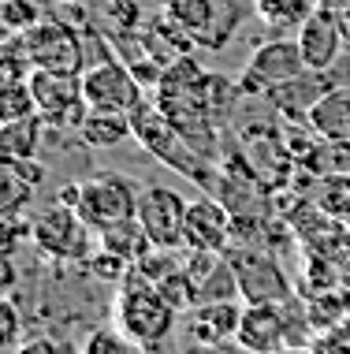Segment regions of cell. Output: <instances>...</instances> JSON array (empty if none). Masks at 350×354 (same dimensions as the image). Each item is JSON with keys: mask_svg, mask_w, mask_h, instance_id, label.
Here are the masks:
<instances>
[{"mask_svg": "<svg viewBox=\"0 0 350 354\" xmlns=\"http://www.w3.org/2000/svg\"><path fill=\"white\" fill-rule=\"evenodd\" d=\"M4 26L8 30H30V26L37 23V8H34V0H4Z\"/></svg>", "mask_w": 350, "mask_h": 354, "instance_id": "d4e9b609", "label": "cell"}, {"mask_svg": "<svg viewBox=\"0 0 350 354\" xmlns=\"http://www.w3.org/2000/svg\"><path fill=\"white\" fill-rule=\"evenodd\" d=\"M112 324L135 347H157L175 328V310L164 302L153 280H146L135 265L119 280V291L112 299Z\"/></svg>", "mask_w": 350, "mask_h": 354, "instance_id": "6da1fadb", "label": "cell"}, {"mask_svg": "<svg viewBox=\"0 0 350 354\" xmlns=\"http://www.w3.org/2000/svg\"><path fill=\"white\" fill-rule=\"evenodd\" d=\"M0 343L4 347H19L23 343V324H19L15 302H0Z\"/></svg>", "mask_w": 350, "mask_h": 354, "instance_id": "484cf974", "label": "cell"}, {"mask_svg": "<svg viewBox=\"0 0 350 354\" xmlns=\"http://www.w3.org/2000/svg\"><path fill=\"white\" fill-rule=\"evenodd\" d=\"M135 135V123L127 112H105V109H90L79 123V138L90 149H116L123 138Z\"/></svg>", "mask_w": 350, "mask_h": 354, "instance_id": "e0dca14e", "label": "cell"}, {"mask_svg": "<svg viewBox=\"0 0 350 354\" xmlns=\"http://www.w3.org/2000/svg\"><path fill=\"white\" fill-rule=\"evenodd\" d=\"M235 343L253 354H280L287 347V313H283V302H246Z\"/></svg>", "mask_w": 350, "mask_h": 354, "instance_id": "8fae6325", "label": "cell"}, {"mask_svg": "<svg viewBox=\"0 0 350 354\" xmlns=\"http://www.w3.org/2000/svg\"><path fill=\"white\" fill-rule=\"evenodd\" d=\"M183 246L186 250H209V254H228L231 250V213L213 198H197L186 209V227H183Z\"/></svg>", "mask_w": 350, "mask_h": 354, "instance_id": "5bb4252c", "label": "cell"}, {"mask_svg": "<svg viewBox=\"0 0 350 354\" xmlns=\"http://www.w3.org/2000/svg\"><path fill=\"white\" fill-rule=\"evenodd\" d=\"M168 15L179 23V30H186V37H194L197 45H213V49H224V41H228L216 19H228V23L239 19L231 0H172Z\"/></svg>", "mask_w": 350, "mask_h": 354, "instance_id": "7c38bea8", "label": "cell"}, {"mask_svg": "<svg viewBox=\"0 0 350 354\" xmlns=\"http://www.w3.org/2000/svg\"><path fill=\"white\" fill-rule=\"evenodd\" d=\"M313 351L317 354H350V324L324 332V336H317L313 339Z\"/></svg>", "mask_w": 350, "mask_h": 354, "instance_id": "4316f807", "label": "cell"}, {"mask_svg": "<svg viewBox=\"0 0 350 354\" xmlns=\"http://www.w3.org/2000/svg\"><path fill=\"white\" fill-rule=\"evenodd\" d=\"M82 93H86L90 109L127 112V116H135V109L142 104V82H138V75L130 71L127 64L112 60V56L90 64V68L82 71Z\"/></svg>", "mask_w": 350, "mask_h": 354, "instance_id": "8992f818", "label": "cell"}, {"mask_svg": "<svg viewBox=\"0 0 350 354\" xmlns=\"http://www.w3.org/2000/svg\"><path fill=\"white\" fill-rule=\"evenodd\" d=\"M239 321V302H202L186 313V332L197 347H235Z\"/></svg>", "mask_w": 350, "mask_h": 354, "instance_id": "9a60e30c", "label": "cell"}, {"mask_svg": "<svg viewBox=\"0 0 350 354\" xmlns=\"http://www.w3.org/2000/svg\"><path fill=\"white\" fill-rule=\"evenodd\" d=\"M306 123L320 142H350V82L320 90L306 109Z\"/></svg>", "mask_w": 350, "mask_h": 354, "instance_id": "2e32d148", "label": "cell"}, {"mask_svg": "<svg viewBox=\"0 0 350 354\" xmlns=\"http://www.w3.org/2000/svg\"><path fill=\"white\" fill-rule=\"evenodd\" d=\"M30 90H34L37 116L45 120L49 131L52 127L79 131L82 116L90 112L79 71H30Z\"/></svg>", "mask_w": 350, "mask_h": 354, "instance_id": "3957f363", "label": "cell"}, {"mask_svg": "<svg viewBox=\"0 0 350 354\" xmlns=\"http://www.w3.org/2000/svg\"><path fill=\"white\" fill-rule=\"evenodd\" d=\"M280 354H317L313 347H283Z\"/></svg>", "mask_w": 350, "mask_h": 354, "instance_id": "f1b7e54d", "label": "cell"}, {"mask_svg": "<svg viewBox=\"0 0 350 354\" xmlns=\"http://www.w3.org/2000/svg\"><path fill=\"white\" fill-rule=\"evenodd\" d=\"M82 354H135V343L123 336L116 324H105V328H93L86 336Z\"/></svg>", "mask_w": 350, "mask_h": 354, "instance_id": "603a6c76", "label": "cell"}, {"mask_svg": "<svg viewBox=\"0 0 350 354\" xmlns=\"http://www.w3.org/2000/svg\"><path fill=\"white\" fill-rule=\"evenodd\" d=\"M0 112H4V120L34 116V112H37V104H34V90H30V79L4 82V90H0Z\"/></svg>", "mask_w": 350, "mask_h": 354, "instance_id": "7402d4cb", "label": "cell"}, {"mask_svg": "<svg viewBox=\"0 0 350 354\" xmlns=\"http://www.w3.org/2000/svg\"><path fill=\"white\" fill-rule=\"evenodd\" d=\"M45 120L37 116H19V120H4V127H0V149H4L8 160H26L34 157L37 146H41L45 138Z\"/></svg>", "mask_w": 350, "mask_h": 354, "instance_id": "ac0fdd59", "label": "cell"}, {"mask_svg": "<svg viewBox=\"0 0 350 354\" xmlns=\"http://www.w3.org/2000/svg\"><path fill=\"white\" fill-rule=\"evenodd\" d=\"M26 45H23V56L30 60L34 71H86V49H82L79 34L71 30L68 23H34L30 30L23 34Z\"/></svg>", "mask_w": 350, "mask_h": 354, "instance_id": "5b68a950", "label": "cell"}, {"mask_svg": "<svg viewBox=\"0 0 350 354\" xmlns=\"http://www.w3.org/2000/svg\"><path fill=\"white\" fill-rule=\"evenodd\" d=\"M157 291L164 295V302L172 306L175 313H191L197 306V291H194V280L191 272H186V265H179L164 276V280H157Z\"/></svg>", "mask_w": 350, "mask_h": 354, "instance_id": "44dd1931", "label": "cell"}, {"mask_svg": "<svg viewBox=\"0 0 350 354\" xmlns=\"http://www.w3.org/2000/svg\"><path fill=\"white\" fill-rule=\"evenodd\" d=\"M339 4H347V0H339ZM347 8H350V4H347Z\"/></svg>", "mask_w": 350, "mask_h": 354, "instance_id": "1f68e13d", "label": "cell"}, {"mask_svg": "<svg viewBox=\"0 0 350 354\" xmlns=\"http://www.w3.org/2000/svg\"><path fill=\"white\" fill-rule=\"evenodd\" d=\"M15 354H64V347H60V343H52V339H45V336H30V339L19 343Z\"/></svg>", "mask_w": 350, "mask_h": 354, "instance_id": "83f0119b", "label": "cell"}, {"mask_svg": "<svg viewBox=\"0 0 350 354\" xmlns=\"http://www.w3.org/2000/svg\"><path fill=\"white\" fill-rule=\"evenodd\" d=\"M320 4V0H253V15L261 19L269 30H295L309 19V12Z\"/></svg>", "mask_w": 350, "mask_h": 354, "instance_id": "d6986e66", "label": "cell"}, {"mask_svg": "<svg viewBox=\"0 0 350 354\" xmlns=\"http://www.w3.org/2000/svg\"><path fill=\"white\" fill-rule=\"evenodd\" d=\"M97 239H101V250H112V254L127 257V261H138V257L149 250V239H146V232H142L138 220L112 224V227H105V232H97Z\"/></svg>", "mask_w": 350, "mask_h": 354, "instance_id": "ffe728a7", "label": "cell"}, {"mask_svg": "<svg viewBox=\"0 0 350 354\" xmlns=\"http://www.w3.org/2000/svg\"><path fill=\"white\" fill-rule=\"evenodd\" d=\"M34 246L52 257H86L90 254V224L71 205H49L30 224Z\"/></svg>", "mask_w": 350, "mask_h": 354, "instance_id": "ba28073f", "label": "cell"}, {"mask_svg": "<svg viewBox=\"0 0 350 354\" xmlns=\"http://www.w3.org/2000/svg\"><path fill=\"white\" fill-rule=\"evenodd\" d=\"M306 75V60L298 53V41H287V37H276V41L261 45L257 53L246 64V79L242 90H283V86L298 82Z\"/></svg>", "mask_w": 350, "mask_h": 354, "instance_id": "9c48e42d", "label": "cell"}, {"mask_svg": "<svg viewBox=\"0 0 350 354\" xmlns=\"http://www.w3.org/2000/svg\"><path fill=\"white\" fill-rule=\"evenodd\" d=\"M82 194H79V216L90 224V232H105L112 224L135 220L138 213V190L127 176L116 171H101V176L82 179Z\"/></svg>", "mask_w": 350, "mask_h": 354, "instance_id": "7a4b0ae2", "label": "cell"}, {"mask_svg": "<svg viewBox=\"0 0 350 354\" xmlns=\"http://www.w3.org/2000/svg\"><path fill=\"white\" fill-rule=\"evenodd\" d=\"M347 45L343 34V12L328 4H317L309 19L298 26V53L306 60V71H328L339 60V49Z\"/></svg>", "mask_w": 350, "mask_h": 354, "instance_id": "30bf717a", "label": "cell"}, {"mask_svg": "<svg viewBox=\"0 0 350 354\" xmlns=\"http://www.w3.org/2000/svg\"><path fill=\"white\" fill-rule=\"evenodd\" d=\"M228 257L235 265V276H239L242 302H287L291 299L287 272L280 269V261L272 254L253 250V246H231Z\"/></svg>", "mask_w": 350, "mask_h": 354, "instance_id": "52a82bcc", "label": "cell"}, {"mask_svg": "<svg viewBox=\"0 0 350 354\" xmlns=\"http://www.w3.org/2000/svg\"><path fill=\"white\" fill-rule=\"evenodd\" d=\"M324 213L339 220V224H350V176H328L324 198H320Z\"/></svg>", "mask_w": 350, "mask_h": 354, "instance_id": "cb8c5ba5", "label": "cell"}, {"mask_svg": "<svg viewBox=\"0 0 350 354\" xmlns=\"http://www.w3.org/2000/svg\"><path fill=\"white\" fill-rule=\"evenodd\" d=\"M228 354H253V351H246V347H239V343H235V347H231Z\"/></svg>", "mask_w": 350, "mask_h": 354, "instance_id": "f546056e", "label": "cell"}, {"mask_svg": "<svg viewBox=\"0 0 350 354\" xmlns=\"http://www.w3.org/2000/svg\"><path fill=\"white\" fill-rule=\"evenodd\" d=\"M138 354H164V351H157V347H142Z\"/></svg>", "mask_w": 350, "mask_h": 354, "instance_id": "4dcf8cb0", "label": "cell"}, {"mask_svg": "<svg viewBox=\"0 0 350 354\" xmlns=\"http://www.w3.org/2000/svg\"><path fill=\"white\" fill-rule=\"evenodd\" d=\"M186 202L179 190L172 187H142L138 190V213L135 220L142 224V232H146L149 246H168V250H186L183 246V227H186Z\"/></svg>", "mask_w": 350, "mask_h": 354, "instance_id": "277c9868", "label": "cell"}, {"mask_svg": "<svg viewBox=\"0 0 350 354\" xmlns=\"http://www.w3.org/2000/svg\"><path fill=\"white\" fill-rule=\"evenodd\" d=\"M186 272L194 280L197 306L202 302H239V276L228 254H209V250H191L186 254Z\"/></svg>", "mask_w": 350, "mask_h": 354, "instance_id": "4fadbf2b", "label": "cell"}]
</instances>
